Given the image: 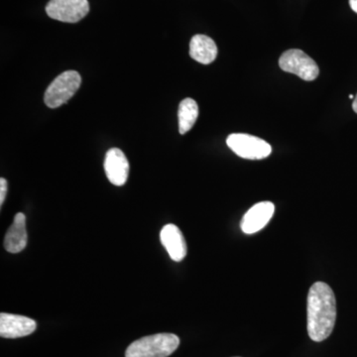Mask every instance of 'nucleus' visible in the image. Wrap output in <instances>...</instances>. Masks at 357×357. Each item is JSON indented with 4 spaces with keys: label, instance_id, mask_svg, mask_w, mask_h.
<instances>
[{
    "label": "nucleus",
    "instance_id": "obj_1",
    "mask_svg": "<svg viewBox=\"0 0 357 357\" xmlns=\"http://www.w3.org/2000/svg\"><path fill=\"white\" fill-rule=\"evenodd\" d=\"M307 333L312 340L323 342L330 337L337 319V301L328 284L317 282L307 295Z\"/></svg>",
    "mask_w": 357,
    "mask_h": 357
},
{
    "label": "nucleus",
    "instance_id": "obj_11",
    "mask_svg": "<svg viewBox=\"0 0 357 357\" xmlns=\"http://www.w3.org/2000/svg\"><path fill=\"white\" fill-rule=\"evenodd\" d=\"M28 236L26 230L24 213H16L11 227L7 230L4 248L10 253H20L27 245Z\"/></svg>",
    "mask_w": 357,
    "mask_h": 357
},
{
    "label": "nucleus",
    "instance_id": "obj_15",
    "mask_svg": "<svg viewBox=\"0 0 357 357\" xmlns=\"http://www.w3.org/2000/svg\"><path fill=\"white\" fill-rule=\"evenodd\" d=\"M349 6H351L352 10L357 13V0H349Z\"/></svg>",
    "mask_w": 357,
    "mask_h": 357
},
{
    "label": "nucleus",
    "instance_id": "obj_10",
    "mask_svg": "<svg viewBox=\"0 0 357 357\" xmlns=\"http://www.w3.org/2000/svg\"><path fill=\"white\" fill-rule=\"evenodd\" d=\"M160 239L171 259L176 262L184 259L187 255V243L178 227L175 225H166L161 230Z\"/></svg>",
    "mask_w": 357,
    "mask_h": 357
},
{
    "label": "nucleus",
    "instance_id": "obj_13",
    "mask_svg": "<svg viewBox=\"0 0 357 357\" xmlns=\"http://www.w3.org/2000/svg\"><path fill=\"white\" fill-rule=\"evenodd\" d=\"M199 116V107L196 100L185 98L178 105V132L185 134L191 130Z\"/></svg>",
    "mask_w": 357,
    "mask_h": 357
},
{
    "label": "nucleus",
    "instance_id": "obj_16",
    "mask_svg": "<svg viewBox=\"0 0 357 357\" xmlns=\"http://www.w3.org/2000/svg\"><path fill=\"white\" fill-rule=\"evenodd\" d=\"M352 109H354V112L357 114V95L356 98H354V103H352Z\"/></svg>",
    "mask_w": 357,
    "mask_h": 357
},
{
    "label": "nucleus",
    "instance_id": "obj_3",
    "mask_svg": "<svg viewBox=\"0 0 357 357\" xmlns=\"http://www.w3.org/2000/svg\"><path fill=\"white\" fill-rule=\"evenodd\" d=\"M82 77L76 70H66L46 89L44 102L50 109H57L74 96L81 86Z\"/></svg>",
    "mask_w": 357,
    "mask_h": 357
},
{
    "label": "nucleus",
    "instance_id": "obj_6",
    "mask_svg": "<svg viewBox=\"0 0 357 357\" xmlns=\"http://www.w3.org/2000/svg\"><path fill=\"white\" fill-rule=\"evenodd\" d=\"M88 0H50L46 13L52 20L66 23H77L88 15Z\"/></svg>",
    "mask_w": 357,
    "mask_h": 357
},
{
    "label": "nucleus",
    "instance_id": "obj_12",
    "mask_svg": "<svg viewBox=\"0 0 357 357\" xmlns=\"http://www.w3.org/2000/svg\"><path fill=\"white\" fill-rule=\"evenodd\" d=\"M190 56L201 64H211L217 59V44L206 35H195L190 43Z\"/></svg>",
    "mask_w": 357,
    "mask_h": 357
},
{
    "label": "nucleus",
    "instance_id": "obj_5",
    "mask_svg": "<svg viewBox=\"0 0 357 357\" xmlns=\"http://www.w3.org/2000/svg\"><path fill=\"white\" fill-rule=\"evenodd\" d=\"M279 66L284 72L291 73L307 82L314 81L319 74L317 63L299 49H291L282 54Z\"/></svg>",
    "mask_w": 357,
    "mask_h": 357
},
{
    "label": "nucleus",
    "instance_id": "obj_4",
    "mask_svg": "<svg viewBox=\"0 0 357 357\" xmlns=\"http://www.w3.org/2000/svg\"><path fill=\"white\" fill-rule=\"evenodd\" d=\"M227 144L237 156L243 159L261 160L272 152V148L266 141L245 133L230 134Z\"/></svg>",
    "mask_w": 357,
    "mask_h": 357
},
{
    "label": "nucleus",
    "instance_id": "obj_2",
    "mask_svg": "<svg viewBox=\"0 0 357 357\" xmlns=\"http://www.w3.org/2000/svg\"><path fill=\"white\" fill-rule=\"evenodd\" d=\"M180 345V338L174 333H157L135 340L129 345L126 357H168Z\"/></svg>",
    "mask_w": 357,
    "mask_h": 357
},
{
    "label": "nucleus",
    "instance_id": "obj_14",
    "mask_svg": "<svg viewBox=\"0 0 357 357\" xmlns=\"http://www.w3.org/2000/svg\"><path fill=\"white\" fill-rule=\"evenodd\" d=\"M7 194V181L4 178H0V206L6 201Z\"/></svg>",
    "mask_w": 357,
    "mask_h": 357
},
{
    "label": "nucleus",
    "instance_id": "obj_17",
    "mask_svg": "<svg viewBox=\"0 0 357 357\" xmlns=\"http://www.w3.org/2000/svg\"><path fill=\"white\" fill-rule=\"evenodd\" d=\"M349 98H351V100H354V95H349Z\"/></svg>",
    "mask_w": 357,
    "mask_h": 357
},
{
    "label": "nucleus",
    "instance_id": "obj_7",
    "mask_svg": "<svg viewBox=\"0 0 357 357\" xmlns=\"http://www.w3.org/2000/svg\"><path fill=\"white\" fill-rule=\"evenodd\" d=\"M34 319L20 314H0V335L4 338L27 337L36 331Z\"/></svg>",
    "mask_w": 357,
    "mask_h": 357
},
{
    "label": "nucleus",
    "instance_id": "obj_9",
    "mask_svg": "<svg viewBox=\"0 0 357 357\" xmlns=\"http://www.w3.org/2000/svg\"><path fill=\"white\" fill-rule=\"evenodd\" d=\"M105 171L112 185H123L128 178L129 163L126 154L119 148H112L105 155Z\"/></svg>",
    "mask_w": 357,
    "mask_h": 357
},
{
    "label": "nucleus",
    "instance_id": "obj_8",
    "mask_svg": "<svg viewBox=\"0 0 357 357\" xmlns=\"http://www.w3.org/2000/svg\"><path fill=\"white\" fill-rule=\"evenodd\" d=\"M275 206L270 202H262L255 204L244 215L241 227L244 234H253L259 231L268 225L273 217Z\"/></svg>",
    "mask_w": 357,
    "mask_h": 357
}]
</instances>
